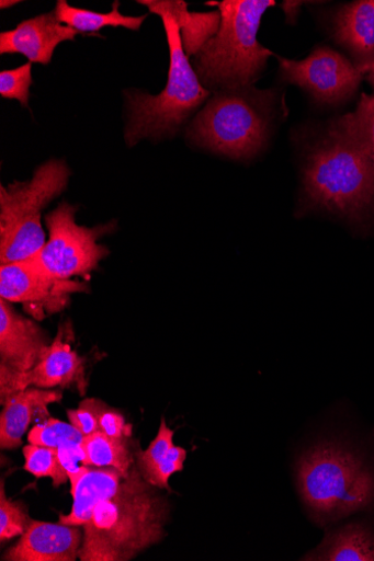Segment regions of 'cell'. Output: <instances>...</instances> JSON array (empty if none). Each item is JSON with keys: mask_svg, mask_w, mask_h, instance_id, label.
<instances>
[{"mask_svg": "<svg viewBox=\"0 0 374 561\" xmlns=\"http://www.w3.org/2000/svg\"><path fill=\"white\" fill-rule=\"evenodd\" d=\"M296 483L310 519L320 527L374 514V453L345 434L319 438L296 462Z\"/></svg>", "mask_w": 374, "mask_h": 561, "instance_id": "6da1fadb", "label": "cell"}, {"mask_svg": "<svg viewBox=\"0 0 374 561\" xmlns=\"http://www.w3.org/2000/svg\"><path fill=\"white\" fill-rule=\"evenodd\" d=\"M148 483L137 466L118 491L99 503L83 527L81 561H128L162 541L171 505Z\"/></svg>", "mask_w": 374, "mask_h": 561, "instance_id": "7a4b0ae2", "label": "cell"}, {"mask_svg": "<svg viewBox=\"0 0 374 561\" xmlns=\"http://www.w3.org/2000/svg\"><path fill=\"white\" fill-rule=\"evenodd\" d=\"M303 185L308 209L360 218L374 207V165L337 123L329 136L308 151Z\"/></svg>", "mask_w": 374, "mask_h": 561, "instance_id": "3957f363", "label": "cell"}, {"mask_svg": "<svg viewBox=\"0 0 374 561\" xmlns=\"http://www.w3.org/2000/svg\"><path fill=\"white\" fill-rule=\"evenodd\" d=\"M222 14L218 34L195 56V73L209 92L251 87L267 61L274 56L257 38L262 15L274 0H224L212 2Z\"/></svg>", "mask_w": 374, "mask_h": 561, "instance_id": "277c9868", "label": "cell"}, {"mask_svg": "<svg viewBox=\"0 0 374 561\" xmlns=\"http://www.w3.org/2000/svg\"><path fill=\"white\" fill-rule=\"evenodd\" d=\"M151 14L162 19L170 46L171 65L166 89L157 95L127 93L128 123L125 139L129 147L144 138L173 137L183 123L209 95L185 55L180 28L160 0H138Z\"/></svg>", "mask_w": 374, "mask_h": 561, "instance_id": "5b68a950", "label": "cell"}, {"mask_svg": "<svg viewBox=\"0 0 374 561\" xmlns=\"http://www.w3.org/2000/svg\"><path fill=\"white\" fill-rule=\"evenodd\" d=\"M275 93L251 87L216 92L191 124L197 145L235 159H251L269 139Z\"/></svg>", "mask_w": 374, "mask_h": 561, "instance_id": "8992f818", "label": "cell"}, {"mask_svg": "<svg viewBox=\"0 0 374 561\" xmlns=\"http://www.w3.org/2000/svg\"><path fill=\"white\" fill-rule=\"evenodd\" d=\"M70 170L64 161L41 165L26 182L0 188V263L31 259L46 243L42 213L67 188Z\"/></svg>", "mask_w": 374, "mask_h": 561, "instance_id": "52a82bcc", "label": "cell"}, {"mask_svg": "<svg viewBox=\"0 0 374 561\" xmlns=\"http://www.w3.org/2000/svg\"><path fill=\"white\" fill-rule=\"evenodd\" d=\"M76 213L77 208L63 202L45 216L48 239L37 253L48 273L63 280L93 272L110 253L98 240L115 228L114 224L92 229L78 226Z\"/></svg>", "mask_w": 374, "mask_h": 561, "instance_id": "ba28073f", "label": "cell"}, {"mask_svg": "<svg viewBox=\"0 0 374 561\" xmlns=\"http://www.w3.org/2000/svg\"><path fill=\"white\" fill-rule=\"evenodd\" d=\"M82 285L53 276L35 256L0 267V298L24 305L36 320L64 310L70 295Z\"/></svg>", "mask_w": 374, "mask_h": 561, "instance_id": "9c48e42d", "label": "cell"}, {"mask_svg": "<svg viewBox=\"0 0 374 561\" xmlns=\"http://www.w3.org/2000/svg\"><path fill=\"white\" fill-rule=\"evenodd\" d=\"M277 58L283 79L322 104H339L349 99L364 77L355 65L329 47H317L303 61Z\"/></svg>", "mask_w": 374, "mask_h": 561, "instance_id": "30bf717a", "label": "cell"}, {"mask_svg": "<svg viewBox=\"0 0 374 561\" xmlns=\"http://www.w3.org/2000/svg\"><path fill=\"white\" fill-rule=\"evenodd\" d=\"M49 344L35 322L15 312L10 301L0 299V381L34 369Z\"/></svg>", "mask_w": 374, "mask_h": 561, "instance_id": "8fae6325", "label": "cell"}, {"mask_svg": "<svg viewBox=\"0 0 374 561\" xmlns=\"http://www.w3.org/2000/svg\"><path fill=\"white\" fill-rule=\"evenodd\" d=\"M68 334L60 327L56 339L44 351L39 363L25 375L0 381L2 402L19 391L30 387L41 389L69 388L75 385L86 387L84 360L72 350Z\"/></svg>", "mask_w": 374, "mask_h": 561, "instance_id": "7c38bea8", "label": "cell"}, {"mask_svg": "<svg viewBox=\"0 0 374 561\" xmlns=\"http://www.w3.org/2000/svg\"><path fill=\"white\" fill-rule=\"evenodd\" d=\"M80 34L64 25L56 11L22 22L16 28L0 33V54L22 55L31 64L49 65L59 44Z\"/></svg>", "mask_w": 374, "mask_h": 561, "instance_id": "4fadbf2b", "label": "cell"}, {"mask_svg": "<svg viewBox=\"0 0 374 561\" xmlns=\"http://www.w3.org/2000/svg\"><path fill=\"white\" fill-rule=\"evenodd\" d=\"M84 533L64 524L32 522L19 542L3 560L8 561H75L79 558Z\"/></svg>", "mask_w": 374, "mask_h": 561, "instance_id": "5bb4252c", "label": "cell"}, {"mask_svg": "<svg viewBox=\"0 0 374 561\" xmlns=\"http://www.w3.org/2000/svg\"><path fill=\"white\" fill-rule=\"evenodd\" d=\"M60 390L30 387L7 398L2 403L4 410L0 415V446L15 449L23 443V436L32 422L36 425L50 417L47 405L63 401Z\"/></svg>", "mask_w": 374, "mask_h": 561, "instance_id": "9a60e30c", "label": "cell"}, {"mask_svg": "<svg viewBox=\"0 0 374 561\" xmlns=\"http://www.w3.org/2000/svg\"><path fill=\"white\" fill-rule=\"evenodd\" d=\"M124 480L123 473L114 468L83 466L80 476L70 481L73 496L72 512L67 516H60V523L67 526L84 527L99 503L112 497Z\"/></svg>", "mask_w": 374, "mask_h": 561, "instance_id": "2e32d148", "label": "cell"}, {"mask_svg": "<svg viewBox=\"0 0 374 561\" xmlns=\"http://www.w3.org/2000/svg\"><path fill=\"white\" fill-rule=\"evenodd\" d=\"M335 25L337 41L350 50L355 67L364 76L374 65V0L343 7Z\"/></svg>", "mask_w": 374, "mask_h": 561, "instance_id": "e0dca14e", "label": "cell"}, {"mask_svg": "<svg viewBox=\"0 0 374 561\" xmlns=\"http://www.w3.org/2000/svg\"><path fill=\"white\" fill-rule=\"evenodd\" d=\"M174 434L166 419L160 421L156 438L136 455L144 479L158 489L171 490L170 479L184 470L188 450L174 444Z\"/></svg>", "mask_w": 374, "mask_h": 561, "instance_id": "ac0fdd59", "label": "cell"}, {"mask_svg": "<svg viewBox=\"0 0 374 561\" xmlns=\"http://www.w3.org/2000/svg\"><path fill=\"white\" fill-rule=\"evenodd\" d=\"M304 560L374 561V526L354 520L329 530L319 546Z\"/></svg>", "mask_w": 374, "mask_h": 561, "instance_id": "d6986e66", "label": "cell"}, {"mask_svg": "<svg viewBox=\"0 0 374 561\" xmlns=\"http://www.w3.org/2000/svg\"><path fill=\"white\" fill-rule=\"evenodd\" d=\"M160 4L175 20L182 38L185 55L195 57L200 49L215 37L222 25L220 12L191 13L182 0H160Z\"/></svg>", "mask_w": 374, "mask_h": 561, "instance_id": "ffe728a7", "label": "cell"}, {"mask_svg": "<svg viewBox=\"0 0 374 561\" xmlns=\"http://www.w3.org/2000/svg\"><path fill=\"white\" fill-rule=\"evenodd\" d=\"M81 446L84 451V467L114 468L125 478L129 476L135 457L126 438H114L98 431L84 436Z\"/></svg>", "mask_w": 374, "mask_h": 561, "instance_id": "44dd1931", "label": "cell"}, {"mask_svg": "<svg viewBox=\"0 0 374 561\" xmlns=\"http://www.w3.org/2000/svg\"><path fill=\"white\" fill-rule=\"evenodd\" d=\"M56 13L63 24L79 33H97L103 27H125L139 31L147 15L133 18L124 16L120 12V2H115L110 13H97L88 10L72 8L66 0H59Z\"/></svg>", "mask_w": 374, "mask_h": 561, "instance_id": "7402d4cb", "label": "cell"}, {"mask_svg": "<svg viewBox=\"0 0 374 561\" xmlns=\"http://www.w3.org/2000/svg\"><path fill=\"white\" fill-rule=\"evenodd\" d=\"M336 123L356 140L374 165V95L362 94L356 111Z\"/></svg>", "mask_w": 374, "mask_h": 561, "instance_id": "603a6c76", "label": "cell"}, {"mask_svg": "<svg viewBox=\"0 0 374 561\" xmlns=\"http://www.w3.org/2000/svg\"><path fill=\"white\" fill-rule=\"evenodd\" d=\"M23 455L24 470L35 478H49L55 488L69 481L68 472L60 460L59 449L30 444L24 447Z\"/></svg>", "mask_w": 374, "mask_h": 561, "instance_id": "cb8c5ba5", "label": "cell"}, {"mask_svg": "<svg viewBox=\"0 0 374 561\" xmlns=\"http://www.w3.org/2000/svg\"><path fill=\"white\" fill-rule=\"evenodd\" d=\"M84 436L72 425L49 419L43 424L35 425L29 433V442L49 448H63L81 444Z\"/></svg>", "mask_w": 374, "mask_h": 561, "instance_id": "d4e9b609", "label": "cell"}, {"mask_svg": "<svg viewBox=\"0 0 374 561\" xmlns=\"http://www.w3.org/2000/svg\"><path fill=\"white\" fill-rule=\"evenodd\" d=\"M31 523L26 506L7 496L4 480H2V489H0V541L5 542L23 536Z\"/></svg>", "mask_w": 374, "mask_h": 561, "instance_id": "484cf974", "label": "cell"}, {"mask_svg": "<svg viewBox=\"0 0 374 561\" xmlns=\"http://www.w3.org/2000/svg\"><path fill=\"white\" fill-rule=\"evenodd\" d=\"M33 84L32 64L29 62L13 70L0 73V95L21 102L23 107L29 106L30 88Z\"/></svg>", "mask_w": 374, "mask_h": 561, "instance_id": "4316f807", "label": "cell"}, {"mask_svg": "<svg viewBox=\"0 0 374 561\" xmlns=\"http://www.w3.org/2000/svg\"><path fill=\"white\" fill-rule=\"evenodd\" d=\"M91 401L98 419L99 431L114 438L131 436L132 427L121 413L101 400L91 399Z\"/></svg>", "mask_w": 374, "mask_h": 561, "instance_id": "83f0119b", "label": "cell"}, {"mask_svg": "<svg viewBox=\"0 0 374 561\" xmlns=\"http://www.w3.org/2000/svg\"><path fill=\"white\" fill-rule=\"evenodd\" d=\"M68 419L83 436H89L99 431L98 419L93 410L91 399L83 400L78 410L68 411Z\"/></svg>", "mask_w": 374, "mask_h": 561, "instance_id": "f1b7e54d", "label": "cell"}, {"mask_svg": "<svg viewBox=\"0 0 374 561\" xmlns=\"http://www.w3.org/2000/svg\"><path fill=\"white\" fill-rule=\"evenodd\" d=\"M364 77L370 82V84L374 88V65L370 66L364 71Z\"/></svg>", "mask_w": 374, "mask_h": 561, "instance_id": "f546056e", "label": "cell"}, {"mask_svg": "<svg viewBox=\"0 0 374 561\" xmlns=\"http://www.w3.org/2000/svg\"><path fill=\"white\" fill-rule=\"evenodd\" d=\"M20 2H16V0H9V2H7V0H2V2H0V7H2L3 10H5L15 7Z\"/></svg>", "mask_w": 374, "mask_h": 561, "instance_id": "4dcf8cb0", "label": "cell"}]
</instances>
